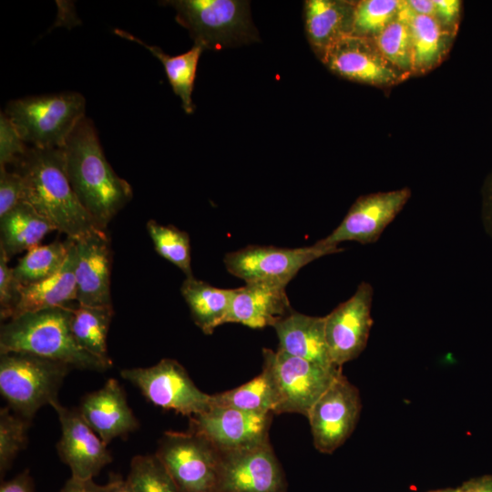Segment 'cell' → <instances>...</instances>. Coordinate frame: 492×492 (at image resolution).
<instances>
[{
  "label": "cell",
  "instance_id": "cell-1",
  "mask_svg": "<svg viewBox=\"0 0 492 492\" xmlns=\"http://www.w3.org/2000/svg\"><path fill=\"white\" fill-rule=\"evenodd\" d=\"M65 168L79 202L99 230L132 199L130 184L107 160L93 122L84 118L62 148Z\"/></svg>",
  "mask_w": 492,
  "mask_h": 492
},
{
  "label": "cell",
  "instance_id": "cell-2",
  "mask_svg": "<svg viewBox=\"0 0 492 492\" xmlns=\"http://www.w3.org/2000/svg\"><path fill=\"white\" fill-rule=\"evenodd\" d=\"M13 167L23 178L25 201L45 217L56 231L77 241L98 229L71 187L62 148L28 147Z\"/></svg>",
  "mask_w": 492,
  "mask_h": 492
},
{
  "label": "cell",
  "instance_id": "cell-3",
  "mask_svg": "<svg viewBox=\"0 0 492 492\" xmlns=\"http://www.w3.org/2000/svg\"><path fill=\"white\" fill-rule=\"evenodd\" d=\"M69 305L26 313L0 329V354L27 353L65 363L72 368L104 372L105 363L81 349L71 332Z\"/></svg>",
  "mask_w": 492,
  "mask_h": 492
},
{
  "label": "cell",
  "instance_id": "cell-4",
  "mask_svg": "<svg viewBox=\"0 0 492 492\" xmlns=\"http://www.w3.org/2000/svg\"><path fill=\"white\" fill-rule=\"evenodd\" d=\"M85 109L84 97L69 91L11 100L4 112L26 144L59 149L85 118Z\"/></svg>",
  "mask_w": 492,
  "mask_h": 492
},
{
  "label": "cell",
  "instance_id": "cell-5",
  "mask_svg": "<svg viewBox=\"0 0 492 492\" xmlns=\"http://www.w3.org/2000/svg\"><path fill=\"white\" fill-rule=\"evenodd\" d=\"M164 5L176 11V21L186 28L194 45L223 49L259 41L248 1L172 0Z\"/></svg>",
  "mask_w": 492,
  "mask_h": 492
},
{
  "label": "cell",
  "instance_id": "cell-6",
  "mask_svg": "<svg viewBox=\"0 0 492 492\" xmlns=\"http://www.w3.org/2000/svg\"><path fill=\"white\" fill-rule=\"evenodd\" d=\"M71 369L65 363L32 354H0V393L15 414L32 420L41 407L58 400Z\"/></svg>",
  "mask_w": 492,
  "mask_h": 492
},
{
  "label": "cell",
  "instance_id": "cell-7",
  "mask_svg": "<svg viewBox=\"0 0 492 492\" xmlns=\"http://www.w3.org/2000/svg\"><path fill=\"white\" fill-rule=\"evenodd\" d=\"M154 455L179 492H220L222 454L201 435L167 431Z\"/></svg>",
  "mask_w": 492,
  "mask_h": 492
},
{
  "label": "cell",
  "instance_id": "cell-8",
  "mask_svg": "<svg viewBox=\"0 0 492 492\" xmlns=\"http://www.w3.org/2000/svg\"><path fill=\"white\" fill-rule=\"evenodd\" d=\"M263 368L272 375L278 403L275 414L308 415L323 393L342 374L341 367L324 366L282 350L264 348Z\"/></svg>",
  "mask_w": 492,
  "mask_h": 492
},
{
  "label": "cell",
  "instance_id": "cell-9",
  "mask_svg": "<svg viewBox=\"0 0 492 492\" xmlns=\"http://www.w3.org/2000/svg\"><path fill=\"white\" fill-rule=\"evenodd\" d=\"M338 245L322 240L311 246L278 248L249 245L228 252L223 258L227 271L246 283H264L286 288L298 272L310 262L342 251Z\"/></svg>",
  "mask_w": 492,
  "mask_h": 492
},
{
  "label": "cell",
  "instance_id": "cell-10",
  "mask_svg": "<svg viewBox=\"0 0 492 492\" xmlns=\"http://www.w3.org/2000/svg\"><path fill=\"white\" fill-rule=\"evenodd\" d=\"M120 376L153 405L189 417L210 408V395L200 391L176 360L163 358L149 367L127 368Z\"/></svg>",
  "mask_w": 492,
  "mask_h": 492
},
{
  "label": "cell",
  "instance_id": "cell-11",
  "mask_svg": "<svg viewBox=\"0 0 492 492\" xmlns=\"http://www.w3.org/2000/svg\"><path fill=\"white\" fill-rule=\"evenodd\" d=\"M361 408L358 389L342 373L308 415L315 448L331 454L341 446L354 430Z\"/></svg>",
  "mask_w": 492,
  "mask_h": 492
},
{
  "label": "cell",
  "instance_id": "cell-12",
  "mask_svg": "<svg viewBox=\"0 0 492 492\" xmlns=\"http://www.w3.org/2000/svg\"><path fill=\"white\" fill-rule=\"evenodd\" d=\"M272 415L210 406L190 417L189 430L206 437L221 454H228L268 442Z\"/></svg>",
  "mask_w": 492,
  "mask_h": 492
},
{
  "label": "cell",
  "instance_id": "cell-13",
  "mask_svg": "<svg viewBox=\"0 0 492 492\" xmlns=\"http://www.w3.org/2000/svg\"><path fill=\"white\" fill-rule=\"evenodd\" d=\"M374 289L362 282L355 292L325 318V338L332 362L336 366L357 358L364 350L373 325Z\"/></svg>",
  "mask_w": 492,
  "mask_h": 492
},
{
  "label": "cell",
  "instance_id": "cell-14",
  "mask_svg": "<svg viewBox=\"0 0 492 492\" xmlns=\"http://www.w3.org/2000/svg\"><path fill=\"white\" fill-rule=\"evenodd\" d=\"M322 63L342 78L377 87H390L411 77L389 62L374 39L355 36L335 44Z\"/></svg>",
  "mask_w": 492,
  "mask_h": 492
},
{
  "label": "cell",
  "instance_id": "cell-15",
  "mask_svg": "<svg viewBox=\"0 0 492 492\" xmlns=\"http://www.w3.org/2000/svg\"><path fill=\"white\" fill-rule=\"evenodd\" d=\"M410 197L409 188L360 196L341 223L322 241L330 245H339L343 241L374 243L379 240Z\"/></svg>",
  "mask_w": 492,
  "mask_h": 492
},
{
  "label": "cell",
  "instance_id": "cell-16",
  "mask_svg": "<svg viewBox=\"0 0 492 492\" xmlns=\"http://www.w3.org/2000/svg\"><path fill=\"white\" fill-rule=\"evenodd\" d=\"M56 412L61 436L56 444L58 456L71 470V476L90 479L112 462L107 445L88 425L78 409L67 408L58 400L50 404Z\"/></svg>",
  "mask_w": 492,
  "mask_h": 492
},
{
  "label": "cell",
  "instance_id": "cell-17",
  "mask_svg": "<svg viewBox=\"0 0 492 492\" xmlns=\"http://www.w3.org/2000/svg\"><path fill=\"white\" fill-rule=\"evenodd\" d=\"M282 468L270 445L222 454L220 492H286Z\"/></svg>",
  "mask_w": 492,
  "mask_h": 492
},
{
  "label": "cell",
  "instance_id": "cell-18",
  "mask_svg": "<svg viewBox=\"0 0 492 492\" xmlns=\"http://www.w3.org/2000/svg\"><path fill=\"white\" fill-rule=\"evenodd\" d=\"M112 251L106 231L95 229L75 241L76 302L87 306L112 305Z\"/></svg>",
  "mask_w": 492,
  "mask_h": 492
},
{
  "label": "cell",
  "instance_id": "cell-19",
  "mask_svg": "<svg viewBox=\"0 0 492 492\" xmlns=\"http://www.w3.org/2000/svg\"><path fill=\"white\" fill-rule=\"evenodd\" d=\"M77 409L107 446L139 426L124 389L114 378L108 379L100 389L86 395Z\"/></svg>",
  "mask_w": 492,
  "mask_h": 492
},
{
  "label": "cell",
  "instance_id": "cell-20",
  "mask_svg": "<svg viewBox=\"0 0 492 492\" xmlns=\"http://www.w3.org/2000/svg\"><path fill=\"white\" fill-rule=\"evenodd\" d=\"M355 5L349 0L304 2L306 36L321 62L335 44L352 36Z\"/></svg>",
  "mask_w": 492,
  "mask_h": 492
},
{
  "label": "cell",
  "instance_id": "cell-21",
  "mask_svg": "<svg viewBox=\"0 0 492 492\" xmlns=\"http://www.w3.org/2000/svg\"><path fill=\"white\" fill-rule=\"evenodd\" d=\"M292 311L284 287L246 283L234 289L226 323L259 329L273 326Z\"/></svg>",
  "mask_w": 492,
  "mask_h": 492
},
{
  "label": "cell",
  "instance_id": "cell-22",
  "mask_svg": "<svg viewBox=\"0 0 492 492\" xmlns=\"http://www.w3.org/2000/svg\"><path fill=\"white\" fill-rule=\"evenodd\" d=\"M272 327L279 339V350L324 366L335 365L326 343L324 317L292 310Z\"/></svg>",
  "mask_w": 492,
  "mask_h": 492
},
{
  "label": "cell",
  "instance_id": "cell-23",
  "mask_svg": "<svg viewBox=\"0 0 492 492\" xmlns=\"http://www.w3.org/2000/svg\"><path fill=\"white\" fill-rule=\"evenodd\" d=\"M401 11L411 33L412 77L424 75L446 59L456 36L446 31L434 16L414 13L406 0H402Z\"/></svg>",
  "mask_w": 492,
  "mask_h": 492
},
{
  "label": "cell",
  "instance_id": "cell-24",
  "mask_svg": "<svg viewBox=\"0 0 492 492\" xmlns=\"http://www.w3.org/2000/svg\"><path fill=\"white\" fill-rule=\"evenodd\" d=\"M74 268L75 241L65 264L57 273L36 283L20 285L19 300L12 318L26 313L68 305L69 302L76 301Z\"/></svg>",
  "mask_w": 492,
  "mask_h": 492
},
{
  "label": "cell",
  "instance_id": "cell-25",
  "mask_svg": "<svg viewBox=\"0 0 492 492\" xmlns=\"http://www.w3.org/2000/svg\"><path fill=\"white\" fill-rule=\"evenodd\" d=\"M234 289H220L193 277L184 280L180 293L189 306L194 323L205 333L226 323Z\"/></svg>",
  "mask_w": 492,
  "mask_h": 492
},
{
  "label": "cell",
  "instance_id": "cell-26",
  "mask_svg": "<svg viewBox=\"0 0 492 492\" xmlns=\"http://www.w3.org/2000/svg\"><path fill=\"white\" fill-rule=\"evenodd\" d=\"M53 225L26 201L0 218V249L10 260L23 251L39 245Z\"/></svg>",
  "mask_w": 492,
  "mask_h": 492
},
{
  "label": "cell",
  "instance_id": "cell-27",
  "mask_svg": "<svg viewBox=\"0 0 492 492\" xmlns=\"http://www.w3.org/2000/svg\"><path fill=\"white\" fill-rule=\"evenodd\" d=\"M114 34L138 43L151 52L164 66L169 84L174 93L180 98L184 111L187 114L193 113L195 106L192 101V91L198 62L204 49L200 46L193 45L186 53L172 56L164 53L159 46L148 45L125 30L116 28Z\"/></svg>",
  "mask_w": 492,
  "mask_h": 492
},
{
  "label": "cell",
  "instance_id": "cell-28",
  "mask_svg": "<svg viewBox=\"0 0 492 492\" xmlns=\"http://www.w3.org/2000/svg\"><path fill=\"white\" fill-rule=\"evenodd\" d=\"M114 315L113 305L73 307L71 332L78 346L105 363H113L108 353L107 337Z\"/></svg>",
  "mask_w": 492,
  "mask_h": 492
},
{
  "label": "cell",
  "instance_id": "cell-29",
  "mask_svg": "<svg viewBox=\"0 0 492 492\" xmlns=\"http://www.w3.org/2000/svg\"><path fill=\"white\" fill-rule=\"evenodd\" d=\"M278 396L271 374L262 372L229 391L210 395V406L231 407L259 414H275Z\"/></svg>",
  "mask_w": 492,
  "mask_h": 492
},
{
  "label": "cell",
  "instance_id": "cell-30",
  "mask_svg": "<svg viewBox=\"0 0 492 492\" xmlns=\"http://www.w3.org/2000/svg\"><path fill=\"white\" fill-rule=\"evenodd\" d=\"M74 240L56 241L37 245L27 251L13 267L20 284L26 285L46 280L57 273L65 264Z\"/></svg>",
  "mask_w": 492,
  "mask_h": 492
},
{
  "label": "cell",
  "instance_id": "cell-31",
  "mask_svg": "<svg viewBox=\"0 0 492 492\" xmlns=\"http://www.w3.org/2000/svg\"><path fill=\"white\" fill-rule=\"evenodd\" d=\"M147 231L157 253L182 271L186 278L193 277L189 234L171 224L162 225L153 220L147 222Z\"/></svg>",
  "mask_w": 492,
  "mask_h": 492
},
{
  "label": "cell",
  "instance_id": "cell-32",
  "mask_svg": "<svg viewBox=\"0 0 492 492\" xmlns=\"http://www.w3.org/2000/svg\"><path fill=\"white\" fill-rule=\"evenodd\" d=\"M374 40L389 62L412 77L411 33L401 7L397 16Z\"/></svg>",
  "mask_w": 492,
  "mask_h": 492
},
{
  "label": "cell",
  "instance_id": "cell-33",
  "mask_svg": "<svg viewBox=\"0 0 492 492\" xmlns=\"http://www.w3.org/2000/svg\"><path fill=\"white\" fill-rule=\"evenodd\" d=\"M402 0L356 1L352 36L375 38L398 15Z\"/></svg>",
  "mask_w": 492,
  "mask_h": 492
},
{
  "label": "cell",
  "instance_id": "cell-34",
  "mask_svg": "<svg viewBox=\"0 0 492 492\" xmlns=\"http://www.w3.org/2000/svg\"><path fill=\"white\" fill-rule=\"evenodd\" d=\"M127 480L134 492H179L155 455L134 456Z\"/></svg>",
  "mask_w": 492,
  "mask_h": 492
},
{
  "label": "cell",
  "instance_id": "cell-35",
  "mask_svg": "<svg viewBox=\"0 0 492 492\" xmlns=\"http://www.w3.org/2000/svg\"><path fill=\"white\" fill-rule=\"evenodd\" d=\"M31 420L15 414L9 406L0 409V473L12 466L17 454L27 444Z\"/></svg>",
  "mask_w": 492,
  "mask_h": 492
},
{
  "label": "cell",
  "instance_id": "cell-36",
  "mask_svg": "<svg viewBox=\"0 0 492 492\" xmlns=\"http://www.w3.org/2000/svg\"><path fill=\"white\" fill-rule=\"evenodd\" d=\"M9 259L0 249V317L8 321L12 318L19 300L20 283L14 275L13 268L8 266Z\"/></svg>",
  "mask_w": 492,
  "mask_h": 492
},
{
  "label": "cell",
  "instance_id": "cell-37",
  "mask_svg": "<svg viewBox=\"0 0 492 492\" xmlns=\"http://www.w3.org/2000/svg\"><path fill=\"white\" fill-rule=\"evenodd\" d=\"M28 147L5 114L0 115V167L14 165L26 152Z\"/></svg>",
  "mask_w": 492,
  "mask_h": 492
},
{
  "label": "cell",
  "instance_id": "cell-38",
  "mask_svg": "<svg viewBox=\"0 0 492 492\" xmlns=\"http://www.w3.org/2000/svg\"><path fill=\"white\" fill-rule=\"evenodd\" d=\"M25 201L22 176L15 169L0 167V218Z\"/></svg>",
  "mask_w": 492,
  "mask_h": 492
},
{
  "label": "cell",
  "instance_id": "cell-39",
  "mask_svg": "<svg viewBox=\"0 0 492 492\" xmlns=\"http://www.w3.org/2000/svg\"><path fill=\"white\" fill-rule=\"evenodd\" d=\"M435 18L449 33L456 36L462 14L460 0H434Z\"/></svg>",
  "mask_w": 492,
  "mask_h": 492
},
{
  "label": "cell",
  "instance_id": "cell-40",
  "mask_svg": "<svg viewBox=\"0 0 492 492\" xmlns=\"http://www.w3.org/2000/svg\"><path fill=\"white\" fill-rule=\"evenodd\" d=\"M481 218L486 232L492 240V170L481 190Z\"/></svg>",
  "mask_w": 492,
  "mask_h": 492
},
{
  "label": "cell",
  "instance_id": "cell-41",
  "mask_svg": "<svg viewBox=\"0 0 492 492\" xmlns=\"http://www.w3.org/2000/svg\"><path fill=\"white\" fill-rule=\"evenodd\" d=\"M110 487V482L107 485H98L93 478L82 479L71 476L59 492H109Z\"/></svg>",
  "mask_w": 492,
  "mask_h": 492
},
{
  "label": "cell",
  "instance_id": "cell-42",
  "mask_svg": "<svg viewBox=\"0 0 492 492\" xmlns=\"http://www.w3.org/2000/svg\"><path fill=\"white\" fill-rule=\"evenodd\" d=\"M0 492H36L28 470H25L14 478L2 483Z\"/></svg>",
  "mask_w": 492,
  "mask_h": 492
},
{
  "label": "cell",
  "instance_id": "cell-43",
  "mask_svg": "<svg viewBox=\"0 0 492 492\" xmlns=\"http://www.w3.org/2000/svg\"><path fill=\"white\" fill-rule=\"evenodd\" d=\"M459 492H492V476H483L465 482Z\"/></svg>",
  "mask_w": 492,
  "mask_h": 492
},
{
  "label": "cell",
  "instance_id": "cell-44",
  "mask_svg": "<svg viewBox=\"0 0 492 492\" xmlns=\"http://www.w3.org/2000/svg\"><path fill=\"white\" fill-rule=\"evenodd\" d=\"M406 3L417 15L435 16L434 0H406Z\"/></svg>",
  "mask_w": 492,
  "mask_h": 492
},
{
  "label": "cell",
  "instance_id": "cell-45",
  "mask_svg": "<svg viewBox=\"0 0 492 492\" xmlns=\"http://www.w3.org/2000/svg\"><path fill=\"white\" fill-rule=\"evenodd\" d=\"M109 482L111 483L109 492H134L128 480L119 476L111 475Z\"/></svg>",
  "mask_w": 492,
  "mask_h": 492
},
{
  "label": "cell",
  "instance_id": "cell-46",
  "mask_svg": "<svg viewBox=\"0 0 492 492\" xmlns=\"http://www.w3.org/2000/svg\"><path fill=\"white\" fill-rule=\"evenodd\" d=\"M432 492H458V487L457 488L440 489V490H436V491H432Z\"/></svg>",
  "mask_w": 492,
  "mask_h": 492
},
{
  "label": "cell",
  "instance_id": "cell-47",
  "mask_svg": "<svg viewBox=\"0 0 492 492\" xmlns=\"http://www.w3.org/2000/svg\"><path fill=\"white\" fill-rule=\"evenodd\" d=\"M458 492H459V489H458Z\"/></svg>",
  "mask_w": 492,
  "mask_h": 492
}]
</instances>
